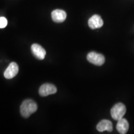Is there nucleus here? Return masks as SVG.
Listing matches in <instances>:
<instances>
[{"label": "nucleus", "mask_w": 134, "mask_h": 134, "mask_svg": "<svg viewBox=\"0 0 134 134\" xmlns=\"http://www.w3.org/2000/svg\"><path fill=\"white\" fill-rule=\"evenodd\" d=\"M37 109L36 103L32 99H26L22 103L20 108V112L22 116L24 118H28L30 115L34 113Z\"/></svg>", "instance_id": "f257e3e1"}, {"label": "nucleus", "mask_w": 134, "mask_h": 134, "mask_svg": "<svg viewBox=\"0 0 134 134\" xmlns=\"http://www.w3.org/2000/svg\"><path fill=\"white\" fill-rule=\"evenodd\" d=\"M125 113H126V108L125 105L121 103H117L110 110V115L112 117L117 121L120 119L123 118Z\"/></svg>", "instance_id": "f03ea898"}, {"label": "nucleus", "mask_w": 134, "mask_h": 134, "mask_svg": "<svg viewBox=\"0 0 134 134\" xmlns=\"http://www.w3.org/2000/svg\"><path fill=\"white\" fill-rule=\"evenodd\" d=\"M87 60L90 63L97 66H101L105 62L104 55L95 52H91L89 53L87 55Z\"/></svg>", "instance_id": "7ed1b4c3"}, {"label": "nucleus", "mask_w": 134, "mask_h": 134, "mask_svg": "<svg viewBox=\"0 0 134 134\" xmlns=\"http://www.w3.org/2000/svg\"><path fill=\"white\" fill-rule=\"evenodd\" d=\"M57 91V89L55 85L50 83H45L40 87L38 93L41 96L45 97L56 93Z\"/></svg>", "instance_id": "20e7f679"}, {"label": "nucleus", "mask_w": 134, "mask_h": 134, "mask_svg": "<svg viewBox=\"0 0 134 134\" xmlns=\"http://www.w3.org/2000/svg\"><path fill=\"white\" fill-rule=\"evenodd\" d=\"M18 71H19V66L18 64L15 62H11L5 70L4 76L6 79H11L18 74Z\"/></svg>", "instance_id": "39448f33"}, {"label": "nucleus", "mask_w": 134, "mask_h": 134, "mask_svg": "<svg viewBox=\"0 0 134 134\" xmlns=\"http://www.w3.org/2000/svg\"><path fill=\"white\" fill-rule=\"evenodd\" d=\"M104 22L101 17L98 14L93 15L88 20V26L92 29L100 28L103 26Z\"/></svg>", "instance_id": "423d86ee"}, {"label": "nucleus", "mask_w": 134, "mask_h": 134, "mask_svg": "<svg viewBox=\"0 0 134 134\" xmlns=\"http://www.w3.org/2000/svg\"><path fill=\"white\" fill-rule=\"evenodd\" d=\"M31 50L33 55L38 60L44 59L46 55V52L42 47L37 44L34 43L31 46Z\"/></svg>", "instance_id": "0eeeda50"}, {"label": "nucleus", "mask_w": 134, "mask_h": 134, "mask_svg": "<svg viewBox=\"0 0 134 134\" xmlns=\"http://www.w3.org/2000/svg\"><path fill=\"white\" fill-rule=\"evenodd\" d=\"M52 18L55 23H63L66 18V13L61 9H55L52 13Z\"/></svg>", "instance_id": "6e6552de"}, {"label": "nucleus", "mask_w": 134, "mask_h": 134, "mask_svg": "<svg viewBox=\"0 0 134 134\" xmlns=\"http://www.w3.org/2000/svg\"><path fill=\"white\" fill-rule=\"evenodd\" d=\"M97 130L99 132H104L105 130L108 132H112L113 130V125L112 122L109 120H102L98 123L96 126Z\"/></svg>", "instance_id": "1a4fd4ad"}, {"label": "nucleus", "mask_w": 134, "mask_h": 134, "mask_svg": "<svg viewBox=\"0 0 134 134\" xmlns=\"http://www.w3.org/2000/svg\"><path fill=\"white\" fill-rule=\"evenodd\" d=\"M117 131L120 134H125L129 130V124L127 120L124 118L120 119L118 120L116 126Z\"/></svg>", "instance_id": "9d476101"}, {"label": "nucleus", "mask_w": 134, "mask_h": 134, "mask_svg": "<svg viewBox=\"0 0 134 134\" xmlns=\"http://www.w3.org/2000/svg\"><path fill=\"white\" fill-rule=\"evenodd\" d=\"M8 24V21L4 17H1L0 18V28L3 29V28L6 27V26Z\"/></svg>", "instance_id": "9b49d317"}]
</instances>
